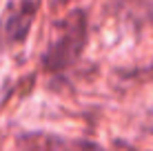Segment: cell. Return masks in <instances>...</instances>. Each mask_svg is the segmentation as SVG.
<instances>
[{
  "mask_svg": "<svg viewBox=\"0 0 153 151\" xmlns=\"http://www.w3.org/2000/svg\"><path fill=\"white\" fill-rule=\"evenodd\" d=\"M89 45V13L71 9L56 22L49 45L40 54V67L47 76H60L80 62Z\"/></svg>",
  "mask_w": 153,
  "mask_h": 151,
  "instance_id": "1",
  "label": "cell"
},
{
  "mask_svg": "<svg viewBox=\"0 0 153 151\" xmlns=\"http://www.w3.org/2000/svg\"><path fill=\"white\" fill-rule=\"evenodd\" d=\"M40 9V0H11L0 13V51L20 47L27 40L36 16Z\"/></svg>",
  "mask_w": 153,
  "mask_h": 151,
  "instance_id": "2",
  "label": "cell"
},
{
  "mask_svg": "<svg viewBox=\"0 0 153 151\" xmlns=\"http://www.w3.org/2000/svg\"><path fill=\"white\" fill-rule=\"evenodd\" d=\"M18 151H102V147L89 140L67 138L58 133H45V131H31L20 136Z\"/></svg>",
  "mask_w": 153,
  "mask_h": 151,
  "instance_id": "3",
  "label": "cell"
},
{
  "mask_svg": "<svg viewBox=\"0 0 153 151\" xmlns=\"http://www.w3.org/2000/svg\"><path fill=\"white\" fill-rule=\"evenodd\" d=\"M149 71H153V62H151V67H149Z\"/></svg>",
  "mask_w": 153,
  "mask_h": 151,
  "instance_id": "4",
  "label": "cell"
},
{
  "mask_svg": "<svg viewBox=\"0 0 153 151\" xmlns=\"http://www.w3.org/2000/svg\"><path fill=\"white\" fill-rule=\"evenodd\" d=\"M122 2H131V0H122ZM133 2H135V0H133Z\"/></svg>",
  "mask_w": 153,
  "mask_h": 151,
  "instance_id": "5",
  "label": "cell"
}]
</instances>
